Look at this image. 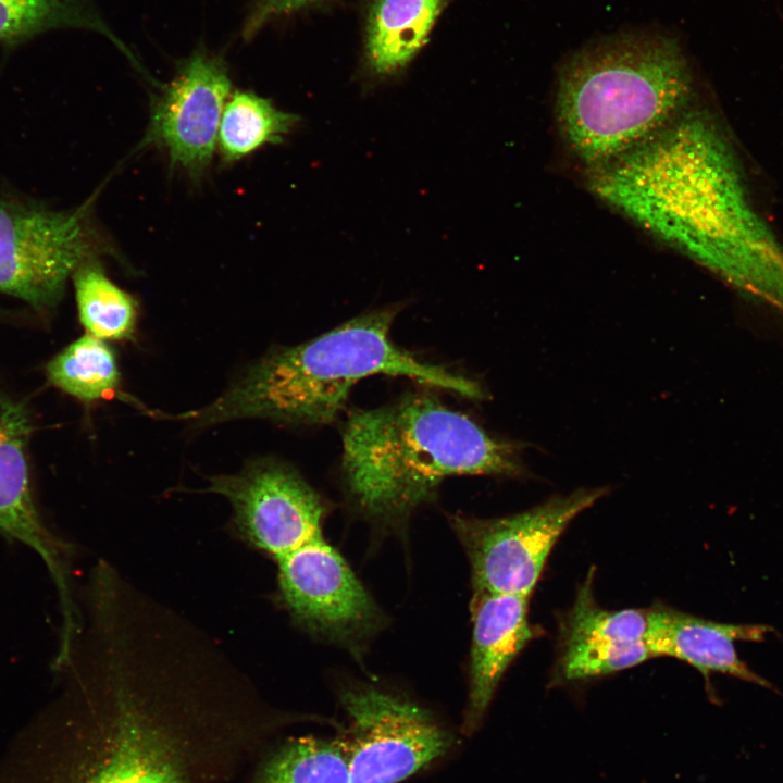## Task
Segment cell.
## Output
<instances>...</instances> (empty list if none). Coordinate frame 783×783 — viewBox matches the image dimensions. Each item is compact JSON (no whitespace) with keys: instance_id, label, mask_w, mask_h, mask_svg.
I'll use <instances>...</instances> for the list:
<instances>
[{"instance_id":"6da1fadb","label":"cell","mask_w":783,"mask_h":783,"mask_svg":"<svg viewBox=\"0 0 783 783\" xmlns=\"http://www.w3.org/2000/svg\"><path fill=\"white\" fill-rule=\"evenodd\" d=\"M66 657L0 783H225L274 722L208 634L137 589L92 594Z\"/></svg>"},{"instance_id":"7a4b0ae2","label":"cell","mask_w":783,"mask_h":783,"mask_svg":"<svg viewBox=\"0 0 783 783\" xmlns=\"http://www.w3.org/2000/svg\"><path fill=\"white\" fill-rule=\"evenodd\" d=\"M587 173L589 189L604 202L743 295L783 312V245L710 113L691 105L642 145Z\"/></svg>"},{"instance_id":"3957f363","label":"cell","mask_w":783,"mask_h":783,"mask_svg":"<svg viewBox=\"0 0 783 783\" xmlns=\"http://www.w3.org/2000/svg\"><path fill=\"white\" fill-rule=\"evenodd\" d=\"M398 306L355 316L306 343L271 350L209 406L178 419L195 425L260 418L297 425L334 422L353 386L373 375L418 383L482 400V385L398 346L390 331Z\"/></svg>"},{"instance_id":"277c9868","label":"cell","mask_w":783,"mask_h":783,"mask_svg":"<svg viewBox=\"0 0 783 783\" xmlns=\"http://www.w3.org/2000/svg\"><path fill=\"white\" fill-rule=\"evenodd\" d=\"M686 55L670 33L630 28L598 37L560 63L555 108L559 134L587 171L642 145L688 107Z\"/></svg>"},{"instance_id":"5b68a950","label":"cell","mask_w":783,"mask_h":783,"mask_svg":"<svg viewBox=\"0 0 783 783\" xmlns=\"http://www.w3.org/2000/svg\"><path fill=\"white\" fill-rule=\"evenodd\" d=\"M341 443L346 486L357 505L375 517L409 511L451 476L526 472L523 445L489 434L426 391L355 411Z\"/></svg>"},{"instance_id":"8992f818","label":"cell","mask_w":783,"mask_h":783,"mask_svg":"<svg viewBox=\"0 0 783 783\" xmlns=\"http://www.w3.org/2000/svg\"><path fill=\"white\" fill-rule=\"evenodd\" d=\"M607 493V488H581L501 518L451 515L471 564L474 592L530 598L559 537Z\"/></svg>"},{"instance_id":"52a82bcc","label":"cell","mask_w":783,"mask_h":783,"mask_svg":"<svg viewBox=\"0 0 783 783\" xmlns=\"http://www.w3.org/2000/svg\"><path fill=\"white\" fill-rule=\"evenodd\" d=\"M88 209L0 200V290L37 310L54 306L70 276L98 253Z\"/></svg>"},{"instance_id":"ba28073f","label":"cell","mask_w":783,"mask_h":783,"mask_svg":"<svg viewBox=\"0 0 783 783\" xmlns=\"http://www.w3.org/2000/svg\"><path fill=\"white\" fill-rule=\"evenodd\" d=\"M344 745L351 783H399L446 755L453 737L425 709L363 686L348 688Z\"/></svg>"},{"instance_id":"9c48e42d","label":"cell","mask_w":783,"mask_h":783,"mask_svg":"<svg viewBox=\"0 0 783 783\" xmlns=\"http://www.w3.org/2000/svg\"><path fill=\"white\" fill-rule=\"evenodd\" d=\"M206 492L225 497L236 533L275 560L323 536L322 498L286 463L252 461L236 474L210 477Z\"/></svg>"},{"instance_id":"30bf717a","label":"cell","mask_w":783,"mask_h":783,"mask_svg":"<svg viewBox=\"0 0 783 783\" xmlns=\"http://www.w3.org/2000/svg\"><path fill=\"white\" fill-rule=\"evenodd\" d=\"M281 599L306 630L352 644L380 622L374 601L322 536L276 560Z\"/></svg>"},{"instance_id":"8fae6325","label":"cell","mask_w":783,"mask_h":783,"mask_svg":"<svg viewBox=\"0 0 783 783\" xmlns=\"http://www.w3.org/2000/svg\"><path fill=\"white\" fill-rule=\"evenodd\" d=\"M232 83L225 62L199 48L154 96L142 145L166 151L171 165L201 174L215 152Z\"/></svg>"},{"instance_id":"7c38bea8","label":"cell","mask_w":783,"mask_h":783,"mask_svg":"<svg viewBox=\"0 0 783 783\" xmlns=\"http://www.w3.org/2000/svg\"><path fill=\"white\" fill-rule=\"evenodd\" d=\"M32 423L23 403L0 397V534L36 551L57 586L62 632H71L78 611L71 589L72 548L45 524L34 500L26 447Z\"/></svg>"},{"instance_id":"4fadbf2b","label":"cell","mask_w":783,"mask_h":783,"mask_svg":"<svg viewBox=\"0 0 783 783\" xmlns=\"http://www.w3.org/2000/svg\"><path fill=\"white\" fill-rule=\"evenodd\" d=\"M593 579L594 569L560 625L557 683L596 679L654 657L646 642L648 610L601 608L594 597Z\"/></svg>"},{"instance_id":"5bb4252c","label":"cell","mask_w":783,"mask_h":783,"mask_svg":"<svg viewBox=\"0 0 783 783\" xmlns=\"http://www.w3.org/2000/svg\"><path fill=\"white\" fill-rule=\"evenodd\" d=\"M469 693L463 731L475 732L508 667L534 637L529 597L474 592Z\"/></svg>"},{"instance_id":"9a60e30c","label":"cell","mask_w":783,"mask_h":783,"mask_svg":"<svg viewBox=\"0 0 783 783\" xmlns=\"http://www.w3.org/2000/svg\"><path fill=\"white\" fill-rule=\"evenodd\" d=\"M772 631L768 625L717 622L658 606L648 610L646 642L654 657L676 658L707 680L711 673H722L770 688L739 658L735 643L763 642Z\"/></svg>"},{"instance_id":"2e32d148","label":"cell","mask_w":783,"mask_h":783,"mask_svg":"<svg viewBox=\"0 0 783 783\" xmlns=\"http://www.w3.org/2000/svg\"><path fill=\"white\" fill-rule=\"evenodd\" d=\"M449 0H374L366 27V58L378 75L407 65L425 44Z\"/></svg>"},{"instance_id":"e0dca14e","label":"cell","mask_w":783,"mask_h":783,"mask_svg":"<svg viewBox=\"0 0 783 783\" xmlns=\"http://www.w3.org/2000/svg\"><path fill=\"white\" fill-rule=\"evenodd\" d=\"M63 29L95 32L107 37L137 70L144 71L91 0H0V45L5 48H16L38 36Z\"/></svg>"},{"instance_id":"ac0fdd59","label":"cell","mask_w":783,"mask_h":783,"mask_svg":"<svg viewBox=\"0 0 783 783\" xmlns=\"http://www.w3.org/2000/svg\"><path fill=\"white\" fill-rule=\"evenodd\" d=\"M298 123V116L278 110L252 91L236 90L224 108L217 146L225 162L243 159L261 147L279 144Z\"/></svg>"},{"instance_id":"d6986e66","label":"cell","mask_w":783,"mask_h":783,"mask_svg":"<svg viewBox=\"0 0 783 783\" xmlns=\"http://www.w3.org/2000/svg\"><path fill=\"white\" fill-rule=\"evenodd\" d=\"M250 783H351L340 738H288L258 767Z\"/></svg>"},{"instance_id":"ffe728a7","label":"cell","mask_w":783,"mask_h":783,"mask_svg":"<svg viewBox=\"0 0 783 783\" xmlns=\"http://www.w3.org/2000/svg\"><path fill=\"white\" fill-rule=\"evenodd\" d=\"M82 324L100 339H129L137 322V301L115 285L98 260L84 262L73 276Z\"/></svg>"},{"instance_id":"44dd1931","label":"cell","mask_w":783,"mask_h":783,"mask_svg":"<svg viewBox=\"0 0 783 783\" xmlns=\"http://www.w3.org/2000/svg\"><path fill=\"white\" fill-rule=\"evenodd\" d=\"M47 375L54 386L86 402L109 397L120 384L112 349L89 333L57 355L47 365Z\"/></svg>"},{"instance_id":"7402d4cb","label":"cell","mask_w":783,"mask_h":783,"mask_svg":"<svg viewBox=\"0 0 783 783\" xmlns=\"http://www.w3.org/2000/svg\"><path fill=\"white\" fill-rule=\"evenodd\" d=\"M316 0H252V9L245 25V36H251L276 15L299 10Z\"/></svg>"}]
</instances>
